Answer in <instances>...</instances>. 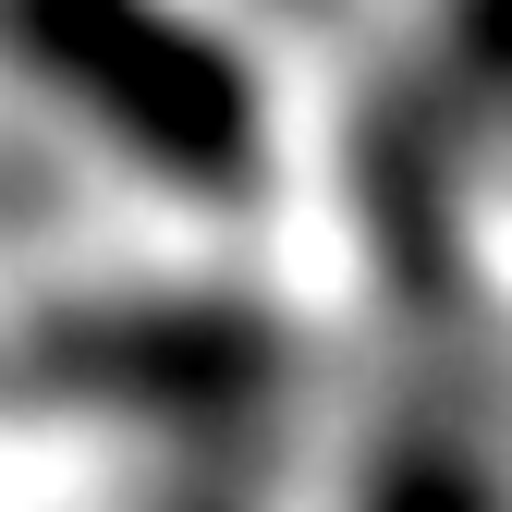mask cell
<instances>
[{
  "label": "cell",
  "instance_id": "4",
  "mask_svg": "<svg viewBox=\"0 0 512 512\" xmlns=\"http://www.w3.org/2000/svg\"><path fill=\"white\" fill-rule=\"evenodd\" d=\"M452 37H464V61L512 98V0H452Z\"/></svg>",
  "mask_w": 512,
  "mask_h": 512
},
{
  "label": "cell",
  "instance_id": "1",
  "mask_svg": "<svg viewBox=\"0 0 512 512\" xmlns=\"http://www.w3.org/2000/svg\"><path fill=\"white\" fill-rule=\"evenodd\" d=\"M0 49L159 183H196V196L256 183V147H269L256 74L196 13H171V0H0Z\"/></svg>",
  "mask_w": 512,
  "mask_h": 512
},
{
  "label": "cell",
  "instance_id": "3",
  "mask_svg": "<svg viewBox=\"0 0 512 512\" xmlns=\"http://www.w3.org/2000/svg\"><path fill=\"white\" fill-rule=\"evenodd\" d=\"M366 512H500V488H488V464L464 452V439L415 427V439H391V452H378Z\"/></svg>",
  "mask_w": 512,
  "mask_h": 512
},
{
  "label": "cell",
  "instance_id": "2",
  "mask_svg": "<svg viewBox=\"0 0 512 512\" xmlns=\"http://www.w3.org/2000/svg\"><path fill=\"white\" fill-rule=\"evenodd\" d=\"M281 330L256 305L220 293H110V305H61L25 342V378L74 415L122 427H171V439H220L244 415H269L281 391Z\"/></svg>",
  "mask_w": 512,
  "mask_h": 512
}]
</instances>
